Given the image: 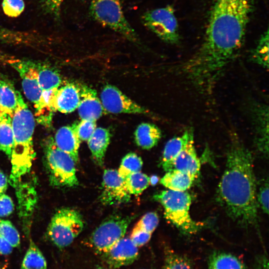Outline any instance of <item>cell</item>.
Here are the masks:
<instances>
[{
	"mask_svg": "<svg viewBox=\"0 0 269 269\" xmlns=\"http://www.w3.org/2000/svg\"><path fill=\"white\" fill-rule=\"evenodd\" d=\"M252 0H213L203 41L181 71L202 91H212L241 49Z\"/></svg>",
	"mask_w": 269,
	"mask_h": 269,
	"instance_id": "1",
	"label": "cell"
},
{
	"mask_svg": "<svg viewBox=\"0 0 269 269\" xmlns=\"http://www.w3.org/2000/svg\"><path fill=\"white\" fill-rule=\"evenodd\" d=\"M226 159L217 201L238 224L245 228L257 226L259 206L253 158L236 134L232 136Z\"/></svg>",
	"mask_w": 269,
	"mask_h": 269,
	"instance_id": "2",
	"label": "cell"
},
{
	"mask_svg": "<svg viewBox=\"0 0 269 269\" xmlns=\"http://www.w3.org/2000/svg\"><path fill=\"white\" fill-rule=\"evenodd\" d=\"M17 106L12 118L13 142L10 160L11 172L8 183L14 188L22 177L30 171L35 156L33 144L35 117L17 91Z\"/></svg>",
	"mask_w": 269,
	"mask_h": 269,
	"instance_id": "3",
	"label": "cell"
},
{
	"mask_svg": "<svg viewBox=\"0 0 269 269\" xmlns=\"http://www.w3.org/2000/svg\"><path fill=\"white\" fill-rule=\"evenodd\" d=\"M153 198L163 206L165 218L182 234H195L203 227V223L194 221L190 216L192 198L188 192L168 189L156 193Z\"/></svg>",
	"mask_w": 269,
	"mask_h": 269,
	"instance_id": "4",
	"label": "cell"
},
{
	"mask_svg": "<svg viewBox=\"0 0 269 269\" xmlns=\"http://www.w3.org/2000/svg\"><path fill=\"white\" fill-rule=\"evenodd\" d=\"M44 164L50 184L56 187H71L78 185L73 157L57 147L50 137L44 145Z\"/></svg>",
	"mask_w": 269,
	"mask_h": 269,
	"instance_id": "5",
	"label": "cell"
},
{
	"mask_svg": "<svg viewBox=\"0 0 269 269\" xmlns=\"http://www.w3.org/2000/svg\"><path fill=\"white\" fill-rule=\"evenodd\" d=\"M90 13L102 25L120 33L131 41L139 42L136 32L125 17L119 0H92Z\"/></svg>",
	"mask_w": 269,
	"mask_h": 269,
	"instance_id": "6",
	"label": "cell"
},
{
	"mask_svg": "<svg viewBox=\"0 0 269 269\" xmlns=\"http://www.w3.org/2000/svg\"><path fill=\"white\" fill-rule=\"evenodd\" d=\"M83 227V219L78 211L69 208H61L52 217L47 235L55 246L62 249L73 242Z\"/></svg>",
	"mask_w": 269,
	"mask_h": 269,
	"instance_id": "7",
	"label": "cell"
},
{
	"mask_svg": "<svg viewBox=\"0 0 269 269\" xmlns=\"http://www.w3.org/2000/svg\"><path fill=\"white\" fill-rule=\"evenodd\" d=\"M0 59L9 64L18 73L24 93L35 108V119L38 121L44 118L47 112L42 102L43 91L38 81L36 63L20 60L2 53H0Z\"/></svg>",
	"mask_w": 269,
	"mask_h": 269,
	"instance_id": "8",
	"label": "cell"
},
{
	"mask_svg": "<svg viewBox=\"0 0 269 269\" xmlns=\"http://www.w3.org/2000/svg\"><path fill=\"white\" fill-rule=\"evenodd\" d=\"M132 219L119 216L109 217L93 231L86 244L98 254L106 252L124 237Z\"/></svg>",
	"mask_w": 269,
	"mask_h": 269,
	"instance_id": "9",
	"label": "cell"
},
{
	"mask_svg": "<svg viewBox=\"0 0 269 269\" xmlns=\"http://www.w3.org/2000/svg\"><path fill=\"white\" fill-rule=\"evenodd\" d=\"M143 25L162 40L177 44L180 39L174 8L170 5L148 10L141 16Z\"/></svg>",
	"mask_w": 269,
	"mask_h": 269,
	"instance_id": "10",
	"label": "cell"
},
{
	"mask_svg": "<svg viewBox=\"0 0 269 269\" xmlns=\"http://www.w3.org/2000/svg\"><path fill=\"white\" fill-rule=\"evenodd\" d=\"M100 100L105 112L110 113L146 114L149 113L118 88L111 85L103 88L100 94Z\"/></svg>",
	"mask_w": 269,
	"mask_h": 269,
	"instance_id": "11",
	"label": "cell"
},
{
	"mask_svg": "<svg viewBox=\"0 0 269 269\" xmlns=\"http://www.w3.org/2000/svg\"><path fill=\"white\" fill-rule=\"evenodd\" d=\"M131 198L124 179L117 170L106 169L104 171L100 201L106 205L128 202Z\"/></svg>",
	"mask_w": 269,
	"mask_h": 269,
	"instance_id": "12",
	"label": "cell"
},
{
	"mask_svg": "<svg viewBox=\"0 0 269 269\" xmlns=\"http://www.w3.org/2000/svg\"><path fill=\"white\" fill-rule=\"evenodd\" d=\"M101 255L110 268L118 269L133 263L137 259L138 250L130 238L124 237Z\"/></svg>",
	"mask_w": 269,
	"mask_h": 269,
	"instance_id": "13",
	"label": "cell"
},
{
	"mask_svg": "<svg viewBox=\"0 0 269 269\" xmlns=\"http://www.w3.org/2000/svg\"><path fill=\"white\" fill-rule=\"evenodd\" d=\"M192 135L180 152L169 164L165 171L178 170L191 176L194 180L200 175L201 162L197 155Z\"/></svg>",
	"mask_w": 269,
	"mask_h": 269,
	"instance_id": "14",
	"label": "cell"
},
{
	"mask_svg": "<svg viewBox=\"0 0 269 269\" xmlns=\"http://www.w3.org/2000/svg\"><path fill=\"white\" fill-rule=\"evenodd\" d=\"M251 116L256 133V144L259 150L266 156L269 151V108L264 104H254Z\"/></svg>",
	"mask_w": 269,
	"mask_h": 269,
	"instance_id": "15",
	"label": "cell"
},
{
	"mask_svg": "<svg viewBox=\"0 0 269 269\" xmlns=\"http://www.w3.org/2000/svg\"><path fill=\"white\" fill-rule=\"evenodd\" d=\"M80 89V102L77 108L81 120L96 121L104 113L100 99L96 91L85 85L79 86Z\"/></svg>",
	"mask_w": 269,
	"mask_h": 269,
	"instance_id": "16",
	"label": "cell"
},
{
	"mask_svg": "<svg viewBox=\"0 0 269 269\" xmlns=\"http://www.w3.org/2000/svg\"><path fill=\"white\" fill-rule=\"evenodd\" d=\"M80 89L78 85L68 83L56 91L53 109L55 112L68 114L77 109L80 102Z\"/></svg>",
	"mask_w": 269,
	"mask_h": 269,
	"instance_id": "17",
	"label": "cell"
},
{
	"mask_svg": "<svg viewBox=\"0 0 269 269\" xmlns=\"http://www.w3.org/2000/svg\"><path fill=\"white\" fill-rule=\"evenodd\" d=\"M53 139L58 148L70 155L76 163L78 162L79 148L81 141L72 126L59 128Z\"/></svg>",
	"mask_w": 269,
	"mask_h": 269,
	"instance_id": "18",
	"label": "cell"
},
{
	"mask_svg": "<svg viewBox=\"0 0 269 269\" xmlns=\"http://www.w3.org/2000/svg\"><path fill=\"white\" fill-rule=\"evenodd\" d=\"M111 134L108 129L96 128L87 140L88 146L92 156L100 166L104 163L106 151L109 144Z\"/></svg>",
	"mask_w": 269,
	"mask_h": 269,
	"instance_id": "19",
	"label": "cell"
},
{
	"mask_svg": "<svg viewBox=\"0 0 269 269\" xmlns=\"http://www.w3.org/2000/svg\"><path fill=\"white\" fill-rule=\"evenodd\" d=\"M161 136L160 130L155 125L143 123L139 125L134 132L136 144L144 149L155 146Z\"/></svg>",
	"mask_w": 269,
	"mask_h": 269,
	"instance_id": "20",
	"label": "cell"
},
{
	"mask_svg": "<svg viewBox=\"0 0 269 269\" xmlns=\"http://www.w3.org/2000/svg\"><path fill=\"white\" fill-rule=\"evenodd\" d=\"M192 135H193L192 130H187L181 136L173 137L167 142L163 151L161 161V166L164 170L183 149Z\"/></svg>",
	"mask_w": 269,
	"mask_h": 269,
	"instance_id": "21",
	"label": "cell"
},
{
	"mask_svg": "<svg viewBox=\"0 0 269 269\" xmlns=\"http://www.w3.org/2000/svg\"><path fill=\"white\" fill-rule=\"evenodd\" d=\"M194 181L188 174L174 169L166 171L160 183L169 190L185 191L191 187Z\"/></svg>",
	"mask_w": 269,
	"mask_h": 269,
	"instance_id": "22",
	"label": "cell"
},
{
	"mask_svg": "<svg viewBox=\"0 0 269 269\" xmlns=\"http://www.w3.org/2000/svg\"><path fill=\"white\" fill-rule=\"evenodd\" d=\"M208 269H246V267L242 261L237 256L218 251L210 255Z\"/></svg>",
	"mask_w": 269,
	"mask_h": 269,
	"instance_id": "23",
	"label": "cell"
},
{
	"mask_svg": "<svg viewBox=\"0 0 269 269\" xmlns=\"http://www.w3.org/2000/svg\"><path fill=\"white\" fill-rule=\"evenodd\" d=\"M39 84L42 91H49L59 88L62 84V79L58 73L50 66L36 63Z\"/></svg>",
	"mask_w": 269,
	"mask_h": 269,
	"instance_id": "24",
	"label": "cell"
},
{
	"mask_svg": "<svg viewBox=\"0 0 269 269\" xmlns=\"http://www.w3.org/2000/svg\"><path fill=\"white\" fill-rule=\"evenodd\" d=\"M17 102V91L0 73V110L12 116Z\"/></svg>",
	"mask_w": 269,
	"mask_h": 269,
	"instance_id": "25",
	"label": "cell"
},
{
	"mask_svg": "<svg viewBox=\"0 0 269 269\" xmlns=\"http://www.w3.org/2000/svg\"><path fill=\"white\" fill-rule=\"evenodd\" d=\"M12 116L0 110V149L10 158L13 142Z\"/></svg>",
	"mask_w": 269,
	"mask_h": 269,
	"instance_id": "26",
	"label": "cell"
},
{
	"mask_svg": "<svg viewBox=\"0 0 269 269\" xmlns=\"http://www.w3.org/2000/svg\"><path fill=\"white\" fill-rule=\"evenodd\" d=\"M21 269H47L46 261L35 244L30 241Z\"/></svg>",
	"mask_w": 269,
	"mask_h": 269,
	"instance_id": "27",
	"label": "cell"
},
{
	"mask_svg": "<svg viewBox=\"0 0 269 269\" xmlns=\"http://www.w3.org/2000/svg\"><path fill=\"white\" fill-rule=\"evenodd\" d=\"M252 61L262 67L269 68V32L268 29L261 35L256 47L251 53Z\"/></svg>",
	"mask_w": 269,
	"mask_h": 269,
	"instance_id": "28",
	"label": "cell"
},
{
	"mask_svg": "<svg viewBox=\"0 0 269 269\" xmlns=\"http://www.w3.org/2000/svg\"><path fill=\"white\" fill-rule=\"evenodd\" d=\"M124 179L126 187L130 194L141 193L149 184V177L140 171L133 173Z\"/></svg>",
	"mask_w": 269,
	"mask_h": 269,
	"instance_id": "29",
	"label": "cell"
},
{
	"mask_svg": "<svg viewBox=\"0 0 269 269\" xmlns=\"http://www.w3.org/2000/svg\"><path fill=\"white\" fill-rule=\"evenodd\" d=\"M142 166L141 158L134 153H129L122 159L118 170L119 175L125 178L129 175L140 171Z\"/></svg>",
	"mask_w": 269,
	"mask_h": 269,
	"instance_id": "30",
	"label": "cell"
},
{
	"mask_svg": "<svg viewBox=\"0 0 269 269\" xmlns=\"http://www.w3.org/2000/svg\"><path fill=\"white\" fill-rule=\"evenodd\" d=\"M0 235L7 240L13 248L17 247L20 244V236L17 230L8 220L0 219Z\"/></svg>",
	"mask_w": 269,
	"mask_h": 269,
	"instance_id": "31",
	"label": "cell"
},
{
	"mask_svg": "<svg viewBox=\"0 0 269 269\" xmlns=\"http://www.w3.org/2000/svg\"><path fill=\"white\" fill-rule=\"evenodd\" d=\"M72 126L81 141H87L96 128V124L95 121L81 120Z\"/></svg>",
	"mask_w": 269,
	"mask_h": 269,
	"instance_id": "32",
	"label": "cell"
},
{
	"mask_svg": "<svg viewBox=\"0 0 269 269\" xmlns=\"http://www.w3.org/2000/svg\"><path fill=\"white\" fill-rule=\"evenodd\" d=\"M158 222V216L155 212H148L141 218L135 227L152 234L156 228Z\"/></svg>",
	"mask_w": 269,
	"mask_h": 269,
	"instance_id": "33",
	"label": "cell"
},
{
	"mask_svg": "<svg viewBox=\"0 0 269 269\" xmlns=\"http://www.w3.org/2000/svg\"><path fill=\"white\" fill-rule=\"evenodd\" d=\"M23 0H3L2 8L7 16L15 17L19 16L24 9Z\"/></svg>",
	"mask_w": 269,
	"mask_h": 269,
	"instance_id": "34",
	"label": "cell"
},
{
	"mask_svg": "<svg viewBox=\"0 0 269 269\" xmlns=\"http://www.w3.org/2000/svg\"><path fill=\"white\" fill-rule=\"evenodd\" d=\"M165 259L169 262L171 269H193L187 259L173 252L168 251Z\"/></svg>",
	"mask_w": 269,
	"mask_h": 269,
	"instance_id": "35",
	"label": "cell"
},
{
	"mask_svg": "<svg viewBox=\"0 0 269 269\" xmlns=\"http://www.w3.org/2000/svg\"><path fill=\"white\" fill-rule=\"evenodd\" d=\"M269 183L268 180L265 181L260 186L258 192H257V200L258 206L260 207L263 212L268 214L269 213Z\"/></svg>",
	"mask_w": 269,
	"mask_h": 269,
	"instance_id": "36",
	"label": "cell"
},
{
	"mask_svg": "<svg viewBox=\"0 0 269 269\" xmlns=\"http://www.w3.org/2000/svg\"><path fill=\"white\" fill-rule=\"evenodd\" d=\"M64 1V0H42V9L46 13L58 19Z\"/></svg>",
	"mask_w": 269,
	"mask_h": 269,
	"instance_id": "37",
	"label": "cell"
},
{
	"mask_svg": "<svg viewBox=\"0 0 269 269\" xmlns=\"http://www.w3.org/2000/svg\"><path fill=\"white\" fill-rule=\"evenodd\" d=\"M151 234L137 227H134L130 239L137 247L146 244L151 238Z\"/></svg>",
	"mask_w": 269,
	"mask_h": 269,
	"instance_id": "38",
	"label": "cell"
},
{
	"mask_svg": "<svg viewBox=\"0 0 269 269\" xmlns=\"http://www.w3.org/2000/svg\"><path fill=\"white\" fill-rule=\"evenodd\" d=\"M14 209V204L11 198L3 193L0 195V217L10 215Z\"/></svg>",
	"mask_w": 269,
	"mask_h": 269,
	"instance_id": "39",
	"label": "cell"
},
{
	"mask_svg": "<svg viewBox=\"0 0 269 269\" xmlns=\"http://www.w3.org/2000/svg\"><path fill=\"white\" fill-rule=\"evenodd\" d=\"M269 264L267 255H260L256 259L254 269H269Z\"/></svg>",
	"mask_w": 269,
	"mask_h": 269,
	"instance_id": "40",
	"label": "cell"
},
{
	"mask_svg": "<svg viewBox=\"0 0 269 269\" xmlns=\"http://www.w3.org/2000/svg\"><path fill=\"white\" fill-rule=\"evenodd\" d=\"M13 247L9 243L0 235V255H8L13 250Z\"/></svg>",
	"mask_w": 269,
	"mask_h": 269,
	"instance_id": "41",
	"label": "cell"
},
{
	"mask_svg": "<svg viewBox=\"0 0 269 269\" xmlns=\"http://www.w3.org/2000/svg\"><path fill=\"white\" fill-rule=\"evenodd\" d=\"M8 180L5 174L0 171V195L4 193L8 187Z\"/></svg>",
	"mask_w": 269,
	"mask_h": 269,
	"instance_id": "42",
	"label": "cell"
},
{
	"mask_svg": "<svg viewBox=\"0 0 269 269\" xmlns=\"http://www.w3.org/2000/svg\"><path fill=\"white\" fill-rule=\"evenodd\" d=\"M158 177L155 175L149 177V184H151L152 185H154L158 182Z\"/></svg>",
	"mask_w": 269,
	"mask_h": 269,
	"instance_id": "43",
	"label": "cell"
},
{
	"mask_svg": "<svg viewBox=\"0 0 269 269\" xmlns=\"http://www.w3.org/2000/svg\"><path fill=\"white\" fill-rule=\"evenodd\" d=\"M163 269H171L169 262L166 259H165V264Z\"/></svg>",
	"mask_w": 269,
	"mask_h": 269,
	"instance_id": "44",
	"label": "cell"
},
{
	"mask_svg": "<svg viewBox=\"0 0 269 269\" xmlns=\"http://www.w3.org/2000/svg\"><path fill=\"white\" fill-rule=\"evenodd\" d=\"M95 269H106L105 268L101 266H98V267L96 268Z\"/></svg>",
	"mask_w": 269,
	"mask_h": 269,
	"instance_id": "45",
	"label": "cell"
},
{
	"mask_svg": "<svg viewBox=\"0 0 269 269\" xmlns=\"http://www.w3.org/2000/svg\"><path fill=\"white\" fill-rule=\"evenodd\" d=\"M0 269H2L0 268Z\"/></svg>",
	"mask_w": 269,
	"mask_h": 269,
	"instance_id": "46",
	"label": "cell"
}]
</instances>
